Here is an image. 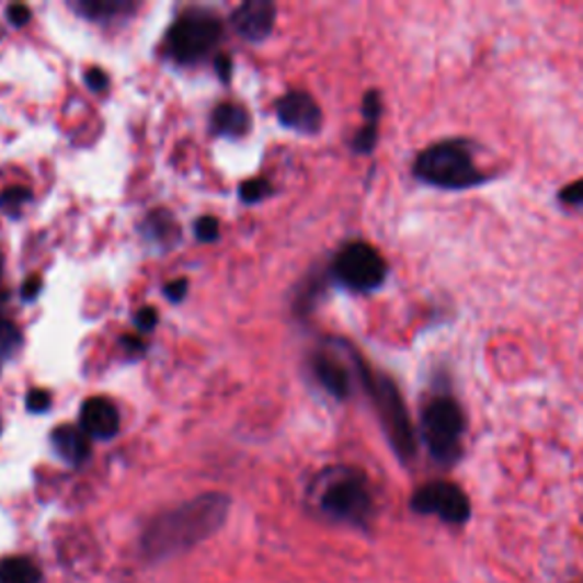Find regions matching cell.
Wrapping results in <instances>:
<instances>
[{
	"mask_svg": "<svg viewBox=\"0 0 583 583\" xmlns=\"http://www.w3.org/2000/svg\"><path fill=\"white\" fill-rule=\"evenodd\" d=\"M230 500L221 492H206L153 517L141 534V557L167 561L215 536L228 517Z\"/></svg>",
	"mask_w": 583,
	"mask_h": 583,
	"instance_id": "1",
	"label": "cell"
},
{
	"mask_svg": "<svg viewBox=\"0 0 583 583\" xmlns=\"http://www.w3.org/2000/svg\"><path fill=\"white\" fill-rule=\"evenodd\" d=\"M413 171L422 183L449 192L479 187L490 181V173L477 167L470 146L456 139L428 146L418 156Z\"/></svg>",
	"mask_w": 583,
	"mask_h": 583,
	"instance_id": "2",
	"label": "cell"
},
{
	"mask_svg": "<svg viewBox=\"0 0 583 583\" xmlns=\"http://www.w3.org/2000/svg\"><path fill=\"white\" fill-rule=\"evenodd\" d=\"M317 504L331 519L365 529L374 515V498L367 477L358 470L338 468L327 472L317 492Z\"/></svg>",
	"mask_w": 583,
	"mask_h": 583,
	"instance_id": "3",
	"label": "cell"
},
{
	"mask_svg": "<svg viewBox=\"0 0 583 583\" xmlns=\"http://www.w3.org/2000/svg\"><path fill=\"white\" fill-rule=\"evenodd\" d=\"M420 435L431 454V458L451 468L462 454V435H465V415L462 408L451 397H433L422 411Z\"/></svg>",
	"mask_w": 583,
	"mask_h": 583,
	"instance_id": "4",
	"label": "cell"
},
{
	"mask_svg": "<svg viewBox=\"0 0 583 583\" xmlns=\"http://www.w3.org/2000/svg\"><path fill=\"white\" fill-rule=\"evenodd\" d=\"M363 381L374 399V405L378 411V418H381V424L386 428L388 441L397 456L401 460H411L418 451V441H415V428L411 424V415H408L403 399L397 390V386L386 376L371 374L365 365H361Z\"/></svg>",
	"mask_w": 583,
	"mask_h": 583,
	"instance_id": "5",
	"label": "cell"
},
{
	"mask_svg": "<svg viewBox=\"0 0 583 583\" xmlns=\"http://www.w3.org/2000/svg\"><path fill=\"white\" fill-rule=\"evenodd\" d=\"M411 511L418 515H433L451 527H462L472 517V502L454 481H428L420 485L411 498Z\"/></svg>",
	"mask_w": 583,
	"mask_h": 583,
	"instance_id": "6",
	"label": "cell"
},
{
	"mask_svg": "<svg viewBox=\"0 0 583 583\" xmlns=\"http://www.w3.org/2000/svg\"><path fill=\"white\" fill-rule=\"evenodd\" d=\"M221 39V21L213 14L192 12L179 19L167 37L171 55L179 62H198Z\"/></svg>",
	"mask_w": 583,
	"mask_h": 583,
	"instance_id": "7",
	"label": "cell"
},
{
	"mask_svg": "<svg viewBox=\"0 0 583 583\" xmlns=\"http://www.w3.org/2000/svg\"><path fill=\"white\" fill-rule=\"evenodd\" d=\"M333 274L348 289L371 292L384 285L388 276V265H386L384 255L378 253L374 247L365 242H354V244H346L338 253Z\"/></svg>",
	"mask_w": 583,
	"mask_h": 583,
	"instance_id": "8",
	"label": "cell"
},
{
	"mask_svg": "<svg viewBox=\"0 0 583 583\" xmlns=\"http://www.w3.org/2000/svg\"><path fill=\"white\" fill-rule=\"evenodd\" d=\"M276 21V8L267 0H247L242 3L236 14H232V25L236 31L249 39V42H260L265 39Z\"/></svg>",
	"mask_w": 583,
	"mask_h": 583,
	"instance_id": "9",
	"label": "cell"
},
{
	"mask_svg": "<svg viewBox=\"0 0 583 583\" xmlns=\"http://www.w3.org/2000/svg\"><path fill=\"white\" fill-rule=\"evenodd\" d=\"M278 119L287 126L301 133H315L322 126V110L315 103V99L306 92H289L278 103Z\"/></svg>",
	"mask_w": 583,
	"mask_h": 583,
	"instance_id": "10",
	"label": "cell"
},
{
	"mask_svg": "<svg viewBox=\"0 0 583 583\" xmlns=\"http://www.w3.org/2000/svg\"><path fill=\"white\" fill-rule=\"evenodd\" d=\"M80 428L99 441H110L119 431V413L112 401L94 397L80 408Z\"/></svg>",
	"mask_w": 583,
	"mask_h": 583,
	"instance_id": "11",
	"label": "cell"
},
{
	"mask_svg": "<svg viewBox=\"0 0 583 583\" xmlns=\"http://www.w3.org/2000/svg\"><path fill=\"white\" fill-rule=\"evenodd\" d=\"M53 449L65 462L80 465L90 456V435L76 426H60L53 431Z\"/></svg>",
	"mask_w": 583,
	"mask_h": 583,
	"instance_id": "12",
	"label": "cell"
},
{
	"mask_svg": "<svg viewBox=\"0 0 583 583\" xmlns=\"http://www.w3.org/2000/svg\"><path fill=\"white\" fill-rule=\"evenodd\" d=\"M315 374L333 397L344 399V397H348V392H352V381H348V371L338 361H333L329 356L315 358Z\"/></svg>",
	"mask_w": 583,
	"mask_h": 583,
	"instance_id": "13",
	"label": "cell"
},
{
	"mask_svg": "<svg viewBox=\"0 0 583 583\" xmlns=\"http://www.w3.org/2000/svg\"><path fill=\"white\" fill-rule=\"evenodd\" d=\"M0 583H42V570L25 557H8L0 561Z\"/></svg>",
	"mask_w": 583,
	"mask_h": 583,
	"instance_id": "14",
	"label": "cell"
},
{
	"mask_svg": "<svg viewBox=\"0 0 583 583\" xmlns=\"http://www.w3.org/2000/svg\"><path fill=\"white\" fill-rule=\"evenodd\" d=\"M213 124L215 130L228 137H240L249 130V114L240 107V105H232V103H224L215 110L213 116Z\"/></svg>",
	"mask_w": 583,
	"mask_h": 583,
	"instance_id": "15",
	"label": "cell"
},
{
	"mask_svg": "<svg viewBox=\"0 0 583 583\" xmlns=\"http://www.w3.org/2000/svg\"><path fill=\"white\" fill-rule=\"evenodd\" d=\"M73 8L84 14L87 19H112L122 12L133 10L130 3H124V0H80V3H73Z\"/></svg>",
	"mask_w": 583,
	"mask_h": 583,
	"instance_id": "16",
	"label": "cell"
},
{
	"mask_svg": "<svg viewBox=\"0 0 583 583\" xmlns=\"http://www.w3.org/2000/svg\"><path fill=\"white\" fill-rule=\"evenodd\" d=\"M21 346V333L19 329L8 322V319L0 317V361L12 358Z\"/></svg>",
	"mask_w": 583,
	"mask_h": 583,
	"instance_id": "17",
	"label": "cell"
},
{
	"mask_svg": "<svg viewBox=\"0 0 583 583\" xmlns=\"http://www.w3.org/2000/svg\"><path fill=\"white\" fill-rule=\"evenodd\" d=\"M559 203L568 210H583V179L563 187L559 192Z\"/></svg>",
	"mask_w": 583,
	"mask_h": 583,
	"instance_id": "18",
	"label": "cell"
},
{
	"mask_svg": "<svg viewBox=\"0 0 583 583\" xmlns=\"http://www.w3.org/2000/svg\"><path fill=\"white\" fill-rule=\"evenodd\" d=\"M149 226L153 228V236L156 240H169L173 236V230H176V224L167 215V213H156L149 217Z\"/></svg>",
	"mask_w": 583,
	"mask_h": 583,
	"instance_id": "19",
	"label": "cell"
},
{
	"mask_svg": "<svg viewBox=\"0 0 583 583\" xmlns=\"http://www.w3.org/2000/svg\"><path fill=\"white\" fill-rule=\"evenodd\" d=\"M27 198H31V192L25 187H10L8 192H3V196H0V206H3V210L16 213Z\"/></svg>",
	"mask_w": 583,
	"mask_h": 583,
	"instance_id": "20",
	"label": "cell"
},
{
	"mask_svg": "<svg viewBox=\"0 0 583 583\" xmlns=\"http://www.w3.org/2000/svg\"><path fill=\"white\" fill-rule=\"evenodd\" d=\"M196 236H198L201 242H215L219 238V221L215 217L198 219Z\"/></svg>",
	"mask_w": 583,
	"mask_h": 583,
	"instance_id": "21",
	"label": "cell"
},
{
	"mask_svg": "<svg viewBox=\"0 0 583 583\" xmlns=\"http://www.w3.org/2000/svg\"><path fill=\"white\" fill-rule=\"evenodd\" d=\"M267 192H270L267 181H249V183H244V185L240 187V196H242V201H247V203L260 201V198L265 196Z\"/></svg>",
	"mask_w": 583,
	"mask_h": 583,
	"instance_id": "22",
	"label": "cell"
},
{
	"mask_svg": "<svg viewBox=\"0 0 583 583\" xmlns=\"http://www.w3.org/2000/svg\"><path fill=\"white\" fill-rule=\"evenodd\" d=\"M25 403H27V408H31L33 413H44L50 408V395L46 390H33L31 395H27Z\"/></svg>",
	"mask_w": 583,
	"mask_h": 583,
	"instance_id": "23",
	"label": "cell"
},
{
	"mask_svg": "<svg viewBox=\"0 0 583 583\" xmlns=\"http://www.w3.org/2000/svg\"><path fill=\"white\" fill-rule=\"evenodd\" d=\"M158 322V312L153 308H141L135 317V324L141 329V331H151Z\"/></svg>",
	"mask_w": 583,
	"mask_h": 583,
	"instance_id": "24",
	"label": "cell"
},
{
	"mask_svg": "<svg viewBox=\"0 0 583 583\" xmlns=\"http://www.w3.org/2000/svg\"><path fill=\"white\" fill-rule=\"evenodd\" d=\"M164 295H167L169 301H181V299H185V295H187V281L185 278H179V281L169 283L164 287Z\"/></svg>",
	"mask_w": 583,
	"mask_h": 583,
	"instance_id": "25",
	"label": "cell"
},
{
	"mask_svg": "<svg viewBox=\"0 0 583 583\" xmlns=\"http://www.w3.org/2000/svg\"><path fill=\"white\" fill-rule=\"evenodd\" d=\"M8 19L12 25H25L27 21H31V10H27L25 5H12L8 8Z\"/></svg>",
	"mask_w": 583,
	"mask_h": 583,
	"instance_id": "26",
	"label": "cell"
},
{
	"mask_svg": "<svg viewBox=\"0 0 583 583\" xmlns=\"http://www.w3.org/2000/svg\"><path fill=\"white\" fill-rule=\"evenodd\" d=\"M87 84H90L94 92H103L107 87V76L101 69H90V73H87Z\"/></svg>",
	"mask_w": 583,
	"mask_h": 583,
	"instance_id": "27",
	"label": "cell"
},
{
	"mask_svg": "<svg viewBox=\"0 0 583 583\" xmlns=\"http://www.w3.org/2000/svg\"><path fill=\"white\" fill-rule=\"evenodd\" d=\"M39 289H42V278L39 276L27 278L25 285H23V299H35L39 295Z\"/></svg>",
	"mask_w": 583,
	"mask_h": 583,
	"instance_id": "28",
	"label": "cell"
},
{
	"mask_svg": "<svg viewBox=\"0 0 583 583\" xmlns=\"http://www.w3.org/2000/svg\"><path fill=\"white\" fill-rule=\"evenodd\" d=\"M217 71H219L221 80H228V78H230V60H228L226 55L217 57Z\"/></svg>",
	"mask_w": 583,
	"mask_h": 583,
	"instance_id": "29",
	"label": "cell"
},
{
	"mask_svg": "<svg viewBox=\"0 0 583 583\" xmlns=\"http://www.w3.org/2000/svg\"><path fill=\"white\" fill-rule=\"evenodd\" d=\"M122 344L128 348V352H141V348H144V344L137 340V338H122Z\"/></svg>",
	"mask_w": 583,
	"mask_h": 583,
	"instance_id": "30",
	"label": "cell"
},
{
	"mask_svg": "<svg viewBox=\"0 0 583 583\" xmlns=\"http://www.w3.org/2000/svg\"><path fill=\"white\" fill-rule=\"evenodd\" d=\"M0 272H3V255H0Z\"/></svg>",
	"mask_w": 583,
	"mask_h": 583,
	"instance_id": "31",
	"label": "cell"
},
{
	"mask_svg": "<svg viewBox=\"0 0 583 583\" xmlns=\"http://www.w3.org/2000/svg\"><path fill=\"white\" fill-rule=\"evenodd\" d=\"M574 583H583V576H579V579H576V581H574Z\"/></svg>",
	"mask_w": 583,
	"mask_h": 583,
	"instance_id": "32",
	"label": "cell"
},
{
	"mask_svg": "<svg viewBox=\"0 0 583 583\" xmlns=\"http://www.w3.org/2000/svg\"><path fill=\"white\" fill-rule=\"evenodd\" d=\"M0 431H3V422H0Z\"/></svg>",
	"mask_w": 583,
	"mask_h": 583,
	"instance_id": "33",
	"label": "cell"
}]
</instances>
